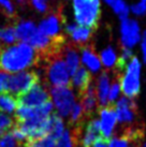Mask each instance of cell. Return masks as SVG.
<instances>
[{"mask_svg": "<svg viewBox=\"0 0 146 147\" xmlns=\"http://www.w3.org/2000/svg\"><path fill=\"white\" fill-rule=\"evenodd\" d=\"M39 53L27 43L18 42L9 45L0 53V70L8 74L27 71L36 65Z\"/></svg>", "mask_w": 146, "mask_h": 147, "instance_id": "obj_1", "label": "cell"}, {"mask_svg": "<svg viewBox=\"0 0 146 147\" xmlns=\"http://www.w3.org/2000/svg\"><path fill=\"white\" fill-rule=\"evenodd\" d=\"M72 9L77 25L95 29L100 18L101 0H72Z\"/></svg>", "mask_w": 146, "mask_h": 147, "instance_id": "obj_2", "label": "cell"}, {"mask_svg": "<svg viewBox=\"0 0 146 147\" xmlns=\"http://www.w3.org/2000/svg\"><path fill=\"white\" fill-rule=\"evenodd\" d=\"M120 88L125 97L133 99L141 89V62L137 57L130 60L119 74Z\"/></svg>", "mask_w": 146, "mask_h": 147, "instance_id": "obj_3", "label": "cell"}, {"mask_svg": "<svg viewBox=\"0 0 146 147\" xmlns=\"http://www.w3.org/2000/svg\"><path fill=\"white\" fill-rule=\"evenodd\" d=\"M38 83H40V76L34 71H22L18 73L9 74L5 92L18 98Z\"/></svg>", "mask_w": 146, "mask_h": 147, "instance_id": "obj_4", "label": "cell"}, {"mask_svg": "<svg viewBox=\"0 0 146 147\" xmlns=\"http://www.w3.org/2000/svg\"><path fill=\"white\" fill-rule=\"evenodd\" d=\"M45 78L53 87H65L70 85L71 73L61 56H56L49 60L45 68Z\"/></svg>", "mask_w": 146, "mask_h": 147, "instance_id": "obj_5", "label": "cell"}, {"mask_svg": "<svg viewBox=\"0 0 146 147\" xmlns=\"http://www.w3.org/2000/svg\"><path fill=\"white\" fill-rule=\"evenodd\" d=\"M49 94L52 96L53 105L56 107L58 114L62 117H68L73 105L75 104V94L70 86L52 87Z\"/></svg>", "mask_w": 146, "mask_h": 147, "instance_id": "obj_6", "label": "cell"}, {"mask_svg": "<svg viewBox=\"0 0 146 147\" xmlns=\"http://www.w3.org/2000/svg\"><path fill=\"white\" fill-rule=\"evenodd\" d=\"M115 113L116 118L122 126H132L142 123L139 119L138 106L133 99L122 97L115 102Z\"/></svg>", "mask_w": 146, "mask_h": 147, "instance_id": "obj_7", "label": "cell"}, {"mask_svg": "<svg viewBox=\"0 0 146 147\" xmlns=\"http://www.w3.org/2000/svg\"><path fill=\"white\" fill-rule=\"evenodd\" d=\"M141 28L135 20L128 17L120 21V43L122 49H132L141 41Z\"/></svg>", "mask_w": 146, "mask_h": 147, "instance_id": "obj_8", "label": "cell"}, {"mask_svg": "<svg viewBox=\"0 0 146 147\" xmlns=\"http://www.w3.org/2000/svg\"><path fill=\"white\" fill-rule=\"evenodd\" d=\"M18 104L29 107H36L43 103L49 101V94L45 86H42L40 83L32 86L30 89L17 98Z\"/></svg>", "mask_w": 146, "mask_h": 147, "instance_id": "obj_9", "label": "cell"}, {"mask_svg": "<svg viewBox=\"0 0 146 147\" xmlns=\"http://www.w3.org/2000/svg\"><path fill=\"white\" fill-rule=\"evenodd\" d=\"M38 28L44 36L51 38L53 40L60 39V33L62 30V18L61 15L52 13L44 17L39 23Z\"/></svg>", "mask_w": 146, "mask_h": 147, "instance_id": "obj_10", "label": "cell"}, {"mask_svg": "<svg viewBox=\"0 0 146 147\" xmlns=\"http://www.w3.org/2000/svg\"><path fill=\"white\" fill-rule=\"evenodd\" d=\"M100 134L103 139L109 140L114 132V129L116 127L117 123V118H116V113L115 110L112 106H105V107H101L100 112Z\"/></svg>", "mask_w": 146, "mask_h": 147, "instance_id": "obj_11", "label": "cell"}, {"mask_svg": "<svg viewBox=\"0 0 146 147\" xmlns=\"http://www.w3.org/2000/svg\"><path fill=\"white\" fill-rule=\"evenodd\" d=\"M65 30L70 36L73 43L76 45L87 44L93 36V29L85 27V26L77 25L75 22L66 25Z\"/></svg>", "mask_w": 146, "mask_h": 147, "instance_id": "obj_12", "label": "cell"}, {"mask_svg": "<svg viewBox=\"0 0 146 147\" xmlns=\"http://www.w3.org/2000/svg\"><path fill=\"white\" fill-rule=\"evenodd\" d=\"M81 63L89 73H98L101 71L102 65L100 57L89 46H84L81 49Z\"/></svg>", "mask_w": 146, "mask_h": 147, "instance_id": "obj_13", "label": "cell"}, {"mask_svg": "<svg viewBox=\"0 0 146 147\" xmlns=\"http://www.w3.org/2000/svg\"><path fill=\"white\" fill-rule=\"evenodd\" d=\"M14 30H15V34H16L17 40L20 42L27 43V44L31 41V39L39 31L38 26L33 22L28 21V20H23V21L18 22L15 25Z\"/></svg>", "mask_w": 146, "mask_h": 147, "instance_id": "obj_14", "label": "cell"}, {"mask_svg": "<svg viewBox=\"0 0 146 147\" xmlns=\"http://www.w3.org/2000/svg\"><path fill=\"white\" fill-rule=\"evenodd\" d=\"M82 100L81 105L83 107L85 117H90L93 114V112L97 107L98 99H97V92H96V85H93V83L90 84L86 90L82 94H80Z\"/></svg>", "mask_w": 146, "mask_h": 147, "instance_id": "obj_15", "label": "cell"}, {"mask_svg": "<svg viewBox=\"0 0 146 147\" xmlns=\"http://www.w3.org/2000/svg\"><path fill=\"white\" fill-rule=\"evenodd\" d=\"M60 56L64 59L70 73L72 74L81 67V56L80 52L74 45H67L65 49H60Z\"/></svg>", "mask_w": 146, "mask_h": 147, "instance_id": "obj_16", "label": "cell"}, {"mask_svg": "<svg viewBox=\"0 0 146 147\" xmlns=\"http://www.w3.org/2000/svg\"><path fill=\"white\" fill-rule=\"evenodd\" d=\"M70 84L78 92V94H82L91 84V75L85 68L80 67L75 72L71 74Z\"/></svg>", "mask_w": 146, "mask_h": 147, "instance_id": "obj_17", "label": "cell"}, {"mask_svg": "<svg viewBox=\"0 0 146 147\" xmlns=\"http://www.w3.org/2000/svg\"><path fill=\"white\" fill-rule=\"evenodd\" d=\"M111 86V78L106 72H102L97 81L96 85V92H97V99L99 101V105L101 107H105L109 104V91Z\"/></svg>", "mask_w": 146, "mask_h": 147, "instance_id": "obj_18", "label": "cell"}, {"mask_svg": "<svg viewBox=\"0 0 146 147\" xmlns=\"http://www.w3.org/2000/svg\"><path fill=\"white\" fill-rule=\"evenodd\" d=\"M18 105L17 98L8 92H2L0 94V111L4 114H12L15 112Z\"/></svg>", "mask_w": 146, "mask_h": 147, "instance_id": "obj_19", "label": "cell"}, {"mask_svg": "<svg viewBox=\"0 0 146 147\" xmlns=\"http://www.w3.org/2000/svg\"><path fill=\"white\" fill-rule=\"evenodd\" d=\"M103 1L113 10V12L119 17L120 21L128 18L130 9L129 5L125 2V0H103Z\"/></svg>", "mask_w": 146, "mask_h": 147, "instance_id": "obj_20", "label": "cell"}, {"mask_svg": "<svg viewBox=\"0 0 146 147\" xmlns=\"http://www.w3.org/2000/svg\"><path fill=\"white\" fill-rule=\"evenodd\" d=\"M99 57H100V60H101V65L105 69H113L117 65L118 56L116 54V51L112 46H109L106 49H102Z\"/></svg>", "mask_w": 146, "mask_h": 147, "instance_id": "obj_21", "label": "cell"}, {"mask_svg": "<svg viewBox=\"0 0 146 147\" xmlns=\"http://www.w3.org/2000/svg\"><path fill=\"white\" fill-rule=\"evenodd\" d=\"M16 34L14 27L12 26H7V27H1L0 28V42L5 45H12L16 43Z\"/></svg>", "mask_w": 146, "mask_h": 147, "instance_id": "obj_22", "label": "cell"}, {"mask_svg": "<svg viewBox=\"0 0 146 147\" xmlns=\"http://www.w3.org/2000/svg\"><path fill=\"white\" fill-rule=\"evenodd\" d=\"M24 147H56V140L49 134L40 139L27 141Z\"/></svg>", "mask_w": 146, "mask_h": 147, "instance_id": "obj_23", "label": "cell"}, {"mask_svg": "<svg viewBox=\"0 0 146 147\" xmlns=\"http://www.w3.org/2000/svg\"><path fill=\"white\" fill-rule=\"evenodd\" d=\"M84 120H86V117L81 103L75 102V104L73 105L72 110L70 112V123L74 125V127H75L77 125L82 123Z\"/></svg>", "mask_w": 146, "mask_h": 147, "instance_id": "obj_24", "label": "cell"}, {"mask_svg": "<svg viewBox=\"0 0 146 147\" xmlns=\"http://www.w3.org/2000/svg\"><path fill=\"white\" fill-rule=\"evenodd\" d=\"M122 92V88H120V83H119V74H117V78L111 83L110 86V91H109V103L110 104H115L119 98V94Z\"/></svg>", "mask_w": 146, "mask_h": 147, "instance_id": "obj_25", "label": "cell"}, {"mask_svg": "<svg viewBox=\"0 0 146 147\" xmlns=\"http://www.w3.org/2000/svg\"><path fill=\"white\" fill-rule=\"evenodd\" d=\"M64 132H65V123L62 121V119L57 114H53V128H52L49 135H52L57 141Z\"/></svg>", "mask_w": 146, "mask_h": 147, "instance_id": "obj_26", "label": "cell"}, {"mask_svg": "<svg viewBox=\"0 0 146 147\" xmlns=\"http://www.w3.org/2000/svg\"><path fill=\"white\" fill-rule=\"evenodd\" d=\"M130 145H132V142L129 138L117 133L114 135L110 142H107V147H130Z\"/></svg>", "mask_w": 146, "mask_h": 147, "instance_id": "obj_27", "label": "cell"}, {"mask_svg": "<svg viewBox=\"0 0 146 147\" xmlns=\"http://www.w3.org/2000/svg\"><path fill=\"white\" fill-rule=\"evenodd\" d=\"M14 126V120L4 113H0V136L9 132V130Z\"/></svg>", "mask_w": 146, "mask_h": 147, "instance_id": "obj_28", "label": "cell"}, {"mask_svg": "<svg viewBox=\"0 0 146 147\" xmlns=\"http://www.w3.org/2000/svg\"><path fill=\"white\" fill-rule=\"evenodd\" d=\"M74 145V141H73L71 131L65 130L59 139L56 141V147H73Z\"/></svg>", "mask_w": 146, "mask_h": 147, "instance_id": "obj_29", "label": "cell"}, {"mask_svg": "<svg viewBox=\"0 0 146 147\" xmlns=\"http://www.w3.org/2000/svg\"><path fill=\"white\" fill-rule=\"evenodd\" d=\"M17 141L11 132H7L0 136V147H17Z\"/></svg>", "mask_w": 146, "mask_h": 147, "instance_id": "obj_30", "label": "cell"}, {"mask_svg": "<svg viewBox=\"0 0 146 147\" xmlns=\"http://www.w3.org/2000/svg\"><path fill=\"white\" fill-rule=\"evenodd\" d=\"M130 12L134 14L135 16H144L146 14V3L140 1L137 3L132 4L131 7H129Z\"/></svg>", "mask_w": 146, "mask_h": 147, "instance_id": "obj_31", "label": "cell"}, {"mask_svg": "<svg viewBox=\"0 0 146 147\" xmlns=\"http://www.w3.org/2000/svg\"><path fill=\"white\" fill-rule=\"evenodd\" d=\"M0 7L8 16H13L14 13H15V4L12 0H7L2 3L0 4Z\"/></svg>", "mask_w": 146, "mask_h": 147, "instance_id": "obj_32", "label": "cell"}, {"mask_svg": "<svg viewBox=\"0 0 146 147\" xmlns=\"http://www.w3.org/2000/svg\"><path fill=\"white\" fill-rule=\"evenodd\" d=\"M31 5L32 8L40 13H46L49 11V3L47 1H41V0H36V1H31Z\"/></svg>", "mask_w": 146, "mask_h": 147, "instance_id": "obj_33", "label": "cell"}, {"mask_svg": "<svg viewBox=\"0 0 146 147\" xmlns=\"http://www.w3.org/2000/svg\"><path fill=\"white\" fill-rule=\"evenodd\" d=\"M8 78H9V74L0 70V94L5 92V86H7Z\"/></svg>", "mask_w": 146, "mask_h": 147, "instance_id": "obj_34", "label": "cell"}, {"mask_svg": "<svg viewBox=\"0 0 146 147\" xmlns=\"http://www.w3.org/2000/svg\"><path fill=\"white\" fill-rule=\"evenodd\" d=\"M141 49H142L143 60L146 63V30H144L141 38Z\"/></svg>", "mask_w": 146, "mask_h": 147, "instance_id": "obj_35", "label": "cell"}, {"mask_svg": "<svg viewBox=\"0 0 146 147\" xmlns=\"http://www.w3.org/2000/svg\"><path fill=\"white\" fill-rule=\"evenodd\" d=\"M91 147H107V140L103 139L102 136H100V138L93 144Z\"/></svg>", "mask_w": 146, "mask_h": 147, "instance_id": "obj_36", "label": "cell"}, {"mask_svg": "<svg viewBox=\"0 0 146 147\" xmlns=\"http://www.w3.org/2000/svg\"><path fill=\"white\" fill-rule=\"evenodd\" d=\"M26 2H27V0H15V3L17 5H25Z\"/></svg>", "mask_w": 146, "mask_h": 147, "instance_id": "obj_37", "label": "cell"}, {"mask_svg": "<svg viewBox=\"0 0 146 147\" xmlns=\"http://www.w3.org/2000/svg\"><path fill=\"white\" fill-rule=\"evenodd\" d=\"M130 147H141V143H134V144H132Z\"/></svg>", "mask_w": 146, "mask_h": 147, "instance_id": "obj_38", "label": "cell"}, {"mask_svg": "<svg viewBox=\"0 0 146 147\" xmlns=\"http://www.w3.org/2000/svg\"><path fill=\"white\" fill-rule=\"evenodd\" d=\"M4 1H7V0H0V4L2 3V2H4Z\"/></svg>", "mask_w": 146, "mask_h": 147, "instance_id": "obj_39", "label": "cell"}, {"mask_svg": "<svg viewBox=\"0 0 146 147\" xmlns=\"http://www.w3.org/2000/svg\"><path fill=\"white\" fill-rule=\"evenodd\" d=\"M30 1H36V0H30ZM41 1H47V0H41Z\"/></svg>", "mask_w": 146, "mask_h": 147, "instance_id": "obj_40", "label": "cell"}, {"mask_svg": "<svg viewBox=\"0 0 146 147\" xmlns=\"http://www.w3.org/2000/svg\"><path fill=\"white\" fill-rule=\"evenodd\" d=\"M142 2H144V3H146V0H141Z\"/></svg>", "mask_w": 146, "mask_h": 147, "instance_id": "obj_41", "label": "cell"}, {"mask_svg": "<svg viewBox=\"0 0 146 147\" xmlns=\"http://www.w3.org/2000/svg\"><path fill=\"white\" fill-rule=\"evenodd\" d=\"M1 51H2V49H1V45H0V53H1Z\"/></svg>", "mask_w": 146, "mask_h": 147, "instance_id": "obj_42", "label": "cell"}, {"mask_svg": "<svg viewBox=\"0 0 146 147\" xmlns=\"http://www.w3.org/2000/svg\"><path fill=\"white\" fill-rule=\"evenodd\" d=\"M145 147H146V144H145Z\"/></svg>", "mask_w": 146, "mask_h": 147, "instance_id": "obj_43", "label": "cell"}]
</instances>
